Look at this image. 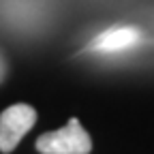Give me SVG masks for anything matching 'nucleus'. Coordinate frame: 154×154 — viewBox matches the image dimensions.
<instances>
[{"label":"nucleus","mask_w":154,"mask_h":154,"mask_svg":"<svg viewBox=\"0 0 154 154\" xmlns=\"http://www.w3.org/2000/svg\"><path fill=\"white\" fill-rule=\"evenodd\" d=\"M5 75H7V62H5V58L0 56V84L5 82Z\"/></svg>","instance_id":"nucleus-4"},{"label":"nucleus","mask_w":154,"mask_h":154,"mask_svg":"<svg viewBox=\"0 0 154 154\" xmlns=\"http://www.w3.org/2000/svg\"><path fill=\"white\" fill-rule=\"evenodd\" d=\"M36 150L43 154H90L92 139L77 118H71L66 126L43 133L36 139Z\"/></svg>","instance_id":"nucleus-1"},{"label":"nucleus","mask_w":154,"mask_h":154,"mask_svg":"<svg viewBox=\"0 0 154 154\" xmlns=\"http://www.w3.org/2000/svg\"><path fill=\"white\" fill-rule=\"evenodd\" d=\"M139 41V32L131 28V26H116L105 30L103 34H99L92 41V49L99 51H122L126 47H133L135 43Z\"/></svg>","instance_id":"nucleus-3"},{"label":"nucleus","mask_w":154,"mask_h":154,"mask_svg":"<svg viewBox=\"0 0 154 154\" xmlns=\"http://www.w3.org/2000/svg\"><path fill=\"white\" fill-rule=\"evenodd\" d=\"M36 111L26 103H17L7 107L0 113V152H13L17 143L24 139V135L34 126Z\"/></svg>","instance_id":"nucleus-2"}]
</instances>
